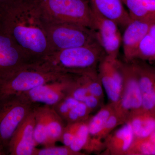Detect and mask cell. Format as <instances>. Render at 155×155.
I'll return each mask as SVG.
<instances>
[{
  "mask_svg": "<svg viewBox=\"0 0 155 155\" xmlns=\"http://www.w3.org/2000/svg\"><path fill=\"white\" fill-rule=\"evenodd\" d=\"M35 109L22 121L13 134L9 144V155L33 154L37 146L34 138Z\"/></svg>",
  "mask_w": 155,
  "mask_h": 155,
  "instance_id": "12",
  "label": "cell"
},
{
  "mask_svg": "<svg viewBox=\"0 0 155 155\" xmlns=\"http://www.w3.org/2000/svg\"><path fill=\"white\" fill-rule=\"evenodd\" d=\"M127 122L132 127L135 139L145 138L155 130V113L142 109L131 114Z\"/></svg>",
  "mask_w": 155,
  "mask_h": 155,
  "instance_id": "17",
  "label": "cell"
},
{
  "mask_svg": "<svg viewBox=\"0 0 155 155\" xmlns=\"http://www.w3.org/2000/svg\"><path fill=\"white\" fill-rule=\"evenodd\" d=\"M9 155L8 153L7 152V151L0 144V155Z\"/></svg>",
  "mask_w": 155,
  "mask_h": 155,
  "instance_id": "33",
  "label": "cell"
},
{
  "mask_svg": "<svg viewBox=\"0 0 155 155\" xmlns=\"http://www.w3.org/2000/svg\"><path fill=\"white\" fill-rule=\"evenodd\" d=\"M91 113L84 103L79 101L69 110L63 120L66 125L82 122L89 119Z\"/></svg>",
  "mask_w": 155,
  "mask_h": 155,
  "instance_id": "25",
  "label": "cell"
},
{
  "mask_svg": "<svg viewBox=\"0 0 155 155\" xmlns=\"http://www.w3.org/2000/svg\"><path fill=\"white\" fill-rule=\"evenodd\" d=\"M48 22L71 23L94 29L88 0H36Z\"/></svg>",
  "mask_w": 155,
  "mask_h": 155,
  "instance_id": "3",
  "label": "cell"
},
{
  "mask_svg": "<svg viewBox=\"0 0 155 155\" xmlns=\"http://www.w3.org/2000/svg\"><path fill=\"white\" fill-rule=\"evenodd\" d=\"M38 104L30 101L22 94L0 99V144L9 152L11 139L22 121Z\"/></svg>",
  "mask_w": 155,
  "mask_h": 155,
  "instance_id": "5",
  "label": "cell"
},
{
  "mask_svg": "<svg viewBox=\"0 0 155 155\" xmlns=\"http://www.w3.org/2000/svg\"><path fill=\"white\" fill-rule=\"evenodd\" d=\"M115 110L114 105L109 103L100 108L95 115L91 116L88 122L90 135L93 137H96Z\"/></svg>",
  "mask_w": 155,
  "mask_h": 155,
  "instance_id": "21",
  "label": "cell"
},
{
  "mask_svg": "<svg viewBox=\"0 0 155 155\" xmlns=\"http://www.w3.org/2000/svg\"><path fill=\"white\" fill-rule=\"evenodd\" d=\"M142 97L143 110L155 113V67L142 60H132Z\"/></svg>",
  "mask_w": 155,
  "mask_h": 155,
  "instance_id": "13",
  "label": "cell"
},
{
  "mask_svg": "<svg viewBox=\"0 0 155 155\" xmlns=\"http://www.w3.org/2000/svg\"><path fill=\"white\" fill-rule=\"evenodd\" d=\"M86 154L81 152L75 151L70 148V147H47L41 149L35 150L32 155H85Z\"/></svg>",
  "mask_w": 155,
  "mask_h": 155,
  "instance_id": "28",
  "label": "cell"
},
{
  "mask_svg": "<svg viewBox=\"0 0 155 155\" xmlns=\"http://www.w3.org/2000/svg\"><path fill=\"white\" fill-rule=\"evenodd\" d=\"M123 87L115 111L126 123L131 114L143 109L142 97L138 77L133 61H120Z\"/></svg>",
  "mask_w": 155,
  "mask_h": 155,
  "instance_id": "7",
  "label": "cell"
},
{
  "mask_svg": "<svg viewBox=\"0 0 155 155\" xmlns=\"http://www.w3.org/2000/svg\"><path fill=\"white\" fill-rule=\"evenodd\" d=\"M48 140L45 147L54 146L56 143L61 141L66 124L52 106L48 105Z\"/></svg>",
  "mask_w": 155,
  "mask_h": 155,
  "instance_id": "18",
  "label": "cell"
},
{
  "mask_svg": "<svg viewBox=\"0 0 155 155\" xmlns=\"http://www.w3.org/2000/svg\"><path fill=\"white\" fill-rule=\"evenodd\" d=\"M46 31L51 52L98 41L95 30L74 23L47 22Z\"/></svg>",
  "mask_w": 155,
  "mask_h": 155,
  "instance_id": "6",
  "label": "cell"
},
{
  "mask_svg": "<svg viewBox=\"0 0 155 155\" xmlns=\"http://www.w3.org/2000/svg\"><path fill=\"white\" fill-rule=\"evenodd\" d=\"M68 74L45 71L32 62L0 79V99L19 95L36 87L54 81Z\"/></svg>",
  "mask_w": 155,
  "mask_h": 155,
  "instance_id": "4",
  "label": "cell"
},
{
  "mask_svg": "<svg viewBox=\"0 0 155 155\" xmlns=\"http://www.w3.org/2000/svg\"><path fill=\"white\" fill-rule=\"evenodd\" d=\"M127 155H155V130L145 138L135 139Z\"/></svg>",
  "mask_w": 155,
  "mask_h": 155,
  "instance_id": "23",
  "label": "cell"
},
{
  "mask_svg": "<svg viewBox=\"0 0 155 155\" xmlns=\"http://www.w3.org/2000/svg\"><path fill=\"white\" fill-rule=\"evenodd\" d=\"M88 120L89 119L81 123L75 138L69 147L75 151L81 152L87 144L90 137L88 130Z\"/></svg>",
  "mask_w": 155,
  "mask_h": 155,
  "instance_id": "26",
  "label": "cell"
},
{
  "mask_svg": "<svg viewBox=\"0 0 155 155\" xmlns=\"http://www.w3.org/2000/svg\"><path fill=\"white\" fill-rule=\"evenodd\" d=\"M98 72L109 103L115 107L118 104L123 87V77L120 61L106 55L100 62Z\"/></svg>",
  "mask_w": 155,
  "mask_h": 155,
  "instance_id": "9",
  "label": "cell"
},
{
  "mask_svg": "<svg viewBox=\"0 0 155 155\" xmlns=\"http://www.w3.org/2000/svg\"><path fill=\"white\" fill-rule=\"evenodd\" d=\"M91 8L98 41L106 55L113 59H118L122 42V37L119 26L114 21L104 17L94 9L91 7Z\"/></svg>",
  "mask_w": 155,
  "mask_h": 155,
  "instance_id": "8",
  "label": "cell"
},
{
  "mask_svg": "<svg viewBox=\"0 0 155 155\" xmlns=\"http://www.w3.org/2000/svg\"><path fill=\"white\" fill-rule=\"evenodd\" d=\"M150 19L155 23V0H144Z\"/></svg>",
  "mask_w": 155,
  "mask_h": 155,
  "instance_id": "31",
  "label": "cell"
},
{
  "mask_svg": "<svg viewBox=\"0 0 155 155\" xmlns=\"http://www.w3.org/2000/svg\"><path fill=\"white\" fill-rule=\"evenodd\" d=\"M73 79V74H67L61 79L44 84L21 94L35 104L53 106L65 97Z\"/></svg>",
  "mask_w": 155,
  "mask_h": 155,
  "instance_id": "10",
  "label": "cell"
},
{
  "mask_svg": "<svg viewBox=\"0 0 155 155\" xmlns=\"http://www.w3.org/2000/svg\"><path fill=\"white\" fill-rule=\"evenodd\" d=\"M125 123L123 119L119 116L116 111H114L108 119L106 124L96 138L101 141L104 142L108 135L114 131V129L119 125H122Z\"/></svg>",
  "mask_w": 155,
  "mask_h": 155,
  "instance_id": "27",
  "label": "cell"
},
{
  "mask_svg": "<svg viewBox=\"0 0 155 155\" xmlns=\"http://www.w3.org/2000/svg\"><path fill=\"white\" fill-rule=\"evenodd\" d=\"M46 24L36 0H19L0 9V31L9 36L32 62L51 52Z\"/></svg>",
  "mask_w": 155,
  "mask_h": 155,
  "instance_id": "1",
  "label": "cell"
},
{
  "mask_svg": "<svg viewBox=\"0 0 155 155\" xmlns=\"http://www.w3.org/2000/svg\"><path fill=\"white\" fill-rule=\"evenodd\" d=\"M91 7L106 18L125 28L132 21L121 0H88Z\"/></svg>",
  "mask_w": 155,
  "mask_h": 155,
  "instance_id": "16",
  "label": "cell"
},
{
  "mask_svg": "<svg viewBox=\"0 0 155 155\" xmlns=\"http://www.w3.org/2000/svg\"><path fill=\"white\" fill-rule=\"evenodd\" d=\"M18 1L19 0H0V9L11 5Z\"/></svg>",
  "mask_w": 155,
  "mask_h": 155,
  "instance_id": "32",
  "label": "cell"
},
{
  "mask_svg": "<svg viewBox=\"0 0 155 155\" xmlns=\"http://www.w3.org/2000/svg\"><path fill=\"white\" fill-rule=\"evenodd\" d=\"M134 59L155 61V24L152 25L140 43Z\"/></svg>",
  "mask_w": 155,
  "mask_h": 155,
  "instance_id": "20",
  "label": "cell"
},
{
  "mask_svg": "<svg viewBox=\"0 0 155 155\" xmlns=\"http://www.w3.org/2000/svg\"><path fill=\"white\" fill-rule=\"evenodd\" d=\"M82 122L66 125L61 140V141L62 142L64 146H70Z\"/></svg>",
  "mask_w": 155,
  "mask_h": 155,
  "instance_id": "29",
  "label": "cell"
},
{
  "mask_svg": "<svg viewBox=\"0 0 155 155\" xmlns=\"http://www.w3.org/2000/svg\"><path fill=\"white\" fill-rule=\"evenodd\" d=\"M48 105L39 104L35 109V124L34 138L36 146L43 145L45 147L48 140L47 126Z\"/></svg>",
  "mask_w": 155,
  "mask_h": 155,
  "instance_id": "19",
  "label": "cell"
},
{
  "mask_svg": "<svg viewBox=\"0 0 155 155\" xmlns=\"http://www.w3.org/2000/svg\"><path fill=\"white\" fill-rule=\"evenodd\" d=\"M154 24L148 20L132 19L127 25L122 37L125 61L129 62L134 59L140 43Z\"/></svg>",
  "mask_w": 155,
  "mask_h": 155,
  "instance_id": "14",
  "label": "cell"
},
{
  "mask_svg": "<svg viewBox=\"0 0 155 155\" xmlns=\"http://www.w3.org/2000/svg\"><path fill=\"white\" fill-rule=\"evenodd\" d=\"M103 101L99 98L89 94L83 103H84L91 113L100 109L103 105Z\"/></svg>",
  "mask_w": 155,
  "mask_h": 155,
  "instance_id": "30",
  "label": "cell"
},
{
  "mask_svg": "<svg viewBox=\"0 0 155 155\" xmlns=\"http://www.w3.org/2000/svg\"><path fill=\"white\" fill-rule=\"evenodd\" d=\"M135 139L132 127L128 122L112 131L104 140L105 155H127Z\"/></svg>",
  "mask_w": 155,
  "mask_h": 155,
  "instance_id": "15",
  "label": "cell"
},
{
  "mask_svg": "<svg viewBox=\"0 0 155 155\" xmlns=\"http://www.w3.org/2000/svg\"><path fill=\"white\" fill-rule=\"evenodd\" d=\"M30 63L23 51L0 31V79Z\"/></svg>",
  "mask_w": 155,
  "mask_h": 155,
  "instance_id": "11",
  "label": "cell"
},
{
  "mask_svg": "<svg viewBox=\"0 0 155 155\" xmlns=\"http://www.w3.org/2000/svg\"><path fill=\"white\" fill-rule=\"evenodd\" d=\"M75 77L88 91L90 94L104 100V90L98 72V69L81 74Z\"/></svg>",
  "mask_w": 155,
  "mask_h": 155,
  "instance_id": "22",
  "label": "cell"
},
{
  "mask_svg": "<svg viewBox=\"0 0 155 155\" xmlns=\"http://www.w3.org/2000/svg\"><path fill=\"white\" fill-rule=\"evenodd\" d=\"M106 55L97 41L87 45L53 51L34 63L45 71L77 75L98 69Z\"/></svg>",
  "mask_w": 155,
  "mask_h": 155,
  "instance_id": "2",
  "label": "cell"
},
{
  "mask_svg": "<svg viewBox=\"0 0 155 155\" xmlns=\"http://www.w3.org/2000/svg\"><path fill=\"white\" fill-rule=\"evenodd\" d=\"M121 1L128 8V13L131 19L148 20L153 22L150 19L146 8L144 0Z\"/></svg>",
  "mask_w": 155,
  "mask_h": 155,
  "instance_id": "24",
  "label": "cell"
}]
</instances>
